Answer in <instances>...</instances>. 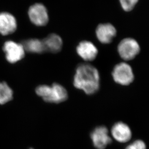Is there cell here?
Masks as SVG:
<instances>
[{
  "mask_svg": "<svg viewBox=\"0 0 149 149\" xmlns=\"http://www.w3.org/2000/svg\"><path fill=\"white\" fill-rule=\"evenodd\" d=\"M36 93L43 100L50 103H60L68 98V91L59 83H53L52 85H40L36 88Z\"/></svg>",
  "mask_w": 149,
  "mask_h": 149,
  "instance_id": "cell-2",
  "label": "cell"
},
{
  "mask_svg": "<svg viewBox=\"0 0 149 149\" xmlns=\"http://www.w3.org/2000/svg\"><path fill=\"white\" fill-rule=\"evenodd\" d=\"M125 149H146V146L143 141L136 140L128 145Z\"/></svg>",
  "mask_w": 149,
  "mask_h": 149,
  "instance_id": "cell-16",
  "label": "cell"
},
{
  "mask_svg": "<svg viewBox=\"0 0 149 149\" xmlns=\"http://www.w3.org/2000/svg\"><path fill=\"white\" fill-rule=\"evenodd\" d=\"M17 28L14 16L8 12L0 13V33L7 36L14 33Z\"/></svg>",
  "mask_w": 149,
  "mask_h": 149,
  "instance_id": "cell-9",
  "label": "cell"
},
{
  "mask_svg": "<svg viewBox=\"0 0 149 149\" xmlns=\"http://www.w3.org/2000/svg\"><path fill=\"white\" fill-rule=\"evenodd\" d=\"M45 52L56 53L60 52L63 47V40L55 33H51L42 40Z\"/></svg>",
  "mask_w": 149,
  "mask_h": 149,
  "instance_id": "cell-12",
  "label": "cell"
},
{
  "mask_svg": "<svg viewBox=\"0 0 149 149\" xmlns=\"http://www.w3.org/2000/svg\"><path fill=\"white\" fill-rule=\"evenodd\" d=\"M115 28L110 23L101 24L96 30V36L101 43L109 44L116 35Z\"/></svg>",
  "mask_w": 149,
  "mask_h": 149,
  "instance_id": "cell-11",
  "label": "cell"
},
{
  "mask_svg": "<svg viewBox=\"0 0 149 149\" xmlns=\"http://www.w3.org/2000/svg\"><path fill=\"white\" fill-rule=\"evenodd\" d=\"M77 52L86 62H91L96 58L98 50L93 43L88 41H83L79 43L77 47Z\"/></svg>",
  "mask_w": 149,
  "mask_h": 149,
  "instance_id": "cell-10",
  "label": "cell"
},
{
  "mask_svg": "<svg viewBox=\"0 0 149 149\" xmlns=\"http://www.w3.org/2000/svg\"><path fill=\"white\" fill-rule=\"evenodd\" d=\"M112 75L116 83L123 86L128 85L134 79L132 68L125 63H120L116 65L113 68Z\"/></svg>",
  "mask_w": 149,
  "mask_h": 149,
  "instance_id": "cell-3",
  "label": "cell"
},
{
  "mask_svg": "<svg viewBox=\"0 0 149 149\" xmlns=\"http://www.w3.org/2000/svg\"><path fill=\"white\" fill-rule=\"evenodd\" d=\"M111 133L113 138L120 143L128 142L132 137V132L129 126L122 122H118L113 125Z\"/></svg>",
  "mask_w": 149,
  "mask_h": 149,
  "instance_id": "cell-8",
  "label": "cell"
},
{
  "mask_svg": "<svg viewBox=\"0 0 149 149\" xmlns=\"http://www.w3.org/2000/svg\"><path fill=\"white\" fill-rule=\"evenodd\" d=\"M91 139L93 146L97 149H105L112 142L108 129L104 126L95 128L91 134Z\"/></svg>",
  "mask_w": 149,
  "mask_h": 149,
  "instance_id": "cell-7",
  "label": "cell"
},
{
  "mask_svg": "<svg viewBox=\"0 0 149 149\" xmlns=\"http://www.w3.org/2000/svg\"><path fill=\"white\" fill-rule=\"evenodd\" d=\"M22 44L25 52L38 54L45 52L42 40H39L38 39H29L25 40Z\"/></svg>",
  "mask_w": 149,
  "mask_h": 149,
  "instance_id": "cell-13",
  "label": "cell"
},
{
  "mask_svg": "<svg viewBox=\"0 0 149 149\" xmlns=\"http://www.w3.org/2000/svg\"><path fill=\"white\" fill-rule=\"evenodd\" d=\"M139 0H120L122 8L125 11H130L135 7Z\"/></svg>",
  "mask_w": 149,
  "mask_h": 149,
  "instance_id": "cell-15",
  "label": "cell"
},
{
  "mask_svg": "<svg viewBox=\"0 0 149 149\" xmlns=\"http://www.w3.org/2000/svg\"><path fill=\"white\" fill-rule=\"evenodd\" d=\"M28 15L32 23L37 26H45L49 22L47 9L42 3H37L31 6Z\"/></svg>",
  "mask_w": 149,
  "mask_h": 149,
  "instance_id": "cell-6",
  "label": "cell"
},
{
  "mask_svg": "<svg viewBox=\"0 0 149 149\" xmlns=\"http://www.w3.org/2000/svg\"><path fill=\"white\" fill-rule=\"evenodd\" d=\"M74 86L88 95L95 94L100 88V74L97 69L88 63H81L76 68Z\"/></svg>",
  "mask_w": 149,
  "mask_h": 149,
  "instance_id": "cell-1",
  "label": "cell"
},
{
  "mask_svg": "<svg viewBox=\"0 0 149 149\" xmlns=\"http://www.w3.org/2000/svg\"><path fill=\"white\" fill-rule=\"evenodd\" d=\"M30 149H33V148H30Z\"/></svg>",
  "mask_w": 149,
  "mask_h": 149,
  "instance_id": "cell-17",
  "label": "cell"
},
{
  "mask_svg": "<svg viewBox=\"0 0 149 149\" xmlns=\"http://www.w3.org/2000/svg\"><path fill=\"white\" fill-rule=\"evenodd\" d=\"M13 91L7 83L0 82V104H4L13 98Z\"/></svg>",
  "mask_w": 149,
  "mask_h": 149,
  "instance_id": "cell-14",
  "label": "cell"
},
{
  "mask_svg": "<svg viewBox=\"0 0 149 149\" xmlns=\"http://www.w3.org/2000/svg\"><path fill=\"white\" fill-rule=\"evenodd\" d=\"M118 51L120 57L124 60H132L139 53L140 47L136 40L126 38L119 43Z\"/></svg>",
  "mask_w": 149,
  "mask_h": 149,
  "instance_id": "cell-4",
  "label": "cell"
},
{
  "mask_svg": "<svg viewBox=\"0 0 149 149\" xmlns=\"http://www.w3.org/2000/svg\"><path fill=\"white\" fill-rule=\"evenodd\" d=\"M3 49L6 60L10 63H16L24 57L25 51L22 44L8 41L4 43Z\"/></svg>",
  "mask_w": 149,
  "mask_h": 149,
  "instance_id": "cell-5",
  "label": "cell"
}]
</instances>
